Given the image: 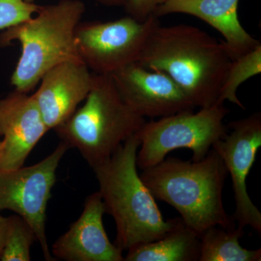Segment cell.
<instances>
[{
    "instance_id": "cell-1",
    "label": "cell",
    "mask_w": 261,
    "mask_h": 261,
    "mask_svg": "<svg viewBox=\"0 0 261 261\" xmlns=\"http://www.w3.org/2000/svg\"><path fill=\"white\" fill-rule=\"evenodd\" d=\"M232 59L226 44L187 24L154 29L137 63L168 75L196 108L217 102Z\"/></svg>"
},
{
    "instance_id": "cell-2",
    "label": "cell",
    "mask_w": 261,
    "mask_h": 261,
    "mask_svg": "<svg viewBox=\"0 0 261 261\" xmlns=\"http://www.w3.org/2000/svg\"><path fill=\"white\" fill-rule=\"evenodd\" d=\"M140 140L132 136L93 169L106 214L116 226L115 245L122 250L154 241L175 227L178 218L166 220L155 198L137 171Z\"/></svg>"
},
{
    "instance_id": "cell-3",
    "label": "cell",
    "mask_w": 261,
    "mask_h": 261,
    "mask_svg": "<svg viewBox=\"0 0 261 261\" xmlns=\"http://www.w3.org/2000/svg\"><path fill=\"white\" fill-rule=\"evenodd\" d=\"M228 175L224 161L212 148L198 161L165 159L142 170L140 177L154 198L174 207L185 224L200 237L213 226L237 227L223 202Z\"/></svg>"
},
{
    "instance_id": "cell-4",
    "label": "cell",
    "mask_w": 261,
    "mask_h": 261,
    "mask_svg": "<svg viewBox=\"0 0 261 261\" xmlns=\"http://www.w3.org/2000/svg\"><path fill=\"white\" fill-rule=\"evenodd\" d=\"M84 12L83 2L61 0L41 6L37 16L3 30L0 46L13 42L21 45V56L11 76L15 90L29 93L51 68L65 62L82 61L75 32Z\"/></svg>"
},
{
    "instance_id": "cell-5",
    "label": "cell",
    "mask_w": 261,
    "mask_h": 261,
    "mask_svg": "<svg viewBox=\"0 0 261 261\" xmlns=\"http://www.w3.org/2000/svg\"><path fill=\"white\" fill-rule=\"evenodd\" d=\"M145 122L123 100L111 75L94 73L83 106L54 130L93 168L109 159Z\"/></svg>"
},
{
    "instance_id": "cell-6",
    "label": "cell",
    "mask_w": 261,
    "mask_h": 261,
    "mask_svg": "<svg viewBox=\"0 0 261 261\" xmlns=\"http://www.w3.org/2000/svg\"><path fill=\"white\" fill-rule=\"evenodd\" d=\"M228 113L224 104L216 102L197 113L184 111L145 122L137 132L140 140L137 168L142 171L152 167L178 149H191L192 161L203 159L227 133L224 121Z\"/></svg>"
},
{
    "instance_id": "cell-7",
    "label": "cell",
    "mask_w": 261,
    "mask_h": 261,
    "mask_svg": "<svg viewBox=\"0 0 261 261\" xmlns=\"http://www.w3.org/2000/svg\"><path fill=\"white\" fill-rule=\"evenodd\" d=\"M152 15L144 21L132 16L113 21L80 23L75 44L81 60L95 74L111 75L137 63L149 36L160 25Z\"/></svg>"
},
{
    "instance_id": "cell-8",
    "label": "cell",
    "mask_w": 261,
    "mask_h": 261,
    "mask_svg": "<svg viewBox=\"0 0 261 261\" xmlns=\"http://www.w3.org/2000/svg\"><path fill=\"white\" fill-rule=\"evenodd\" d=\"M68 149L61 141L51 154L33 166L0 170V211H13L28 223L47 261L56 260L46 233L47 205L57 170Z\"/></svg>"
},
{
    "instance_id": "cell-9",
    "label": "cell",
    "mask_w": 261,
    "mask_h": 261,
    "mask_svg": "<svg viewBox=\"0 0 261 261\" xmlns=\"http://www.w3.org/2000/svg\"><path fill=\"white\" fill-rule=\"evenodd\" d=\"M227 133L213 145L224 161L232 181L237 227H251L261 233V213L254 205L247 189V178L261 147V113L230 122Z\"/></svg>"
},
{
    "instance_id": "cell-10",
    "label": "cell",
    "mask_w": 261,
    "mask_h": 261,
    "mask_svg": "<svg viewBox=\"0 0 261 261\" xmlns=\"http://www.w3.org/2000/svg\"><path fill=\"white\" fill-rule=\"evenodd\" d=\"M118 93L139 116L163 118L196 107L168 75L135 63L111 75Z\"/></svg>"
},
{
    "instance_id": "cell-11",
    "label": "cell",
    "mask_w": 261,
    "mask_h": 261,
    "mask_svg": "<svg viewBox=\"0 0 261 261\" xmlns=\"http://www.w3.org/2000/svg\"><path fill=\"white\" fill-rule=\"evenodd\" d=\"M33 95L14 92L0 99V170L24 166L38 142L49 132Z\"/></svg>"
},
{
    "instance_id": "cell-12",
    "label": "cell",
    "mask_w": 261,
    "mask_h": 261,
    "mask_svg": "<svg viewBox=\"0 0 261 261\" xmlns=\"http://www.w3.org/2000/svg\"><path fill=\"white\" fill-rule=\"evenodd\" d=\"M106 214L97 191L86 199L79 219L51 246V255L66 261H124L123 250L111 243L104 225Z\"/></svg>"
},
{
    "instance_id": "cell-13",
    "label": "cell",
    "mask_w": 261,
    "mask_h": 261,
    "mask_svg": "<svg viewBox=\"0 0 261 261\" xmlns=\"http://www.w3.org/2000/svg\"><path fill=\"white\" fill-rule=\"evenodd\" d=\"M94 73L82 61L65 62L45 73L33 94L49 130L60 126L88 95Z\"/></svg>"
},
{
    "instance_id": "cell-14",
    "label": "cell",
    "mask_w": 261,
    "mask_h": 261,
    "mask_svg": "<svg viewBox=\"0 0 261 261\" xmlns=\"http://www.w3.org/2000/svg\"><path fill=\"white\" fill-rule=\"evenodd\" d=\"M240 0H166L154 11V16L183 13L209 24L224 37L231 59L234 60L260 45L239 20Z\"/></svg>"
},
{
    "instance_id": "cell-15",
    "label": "cell",
    "mask_w": 261,
    "mask_h": 261,
    "mask_svg": "<svg viewBox=\"0 0 261 261\" xmlns=\"http://www.w3.org/2000/svg\"><path fill=\"white\" fill-rule=\"evenodd\" d=\"M200 237L179 217L162 238L128 249L124 261H199Z\"/></svg>"
},
{
    "instance_id": "cell-16",
    "label": "cell",
    "mask_w": 261,
    "mask_h": 261,
    "mask_svg": "<svg viewBox=\"0 0 261 261\" xmlns=\"http://www.w3.org/2000/svg\"><path fill=\"white\" fill-rule=\"evenodd\" d=\"M244 234V229L238 227L207 228L200 236L199 261H260V248L248 250L240 245Z\"/></svg>"
},
{
    "instance_id": "cell-17",
    "label": "cell",
    "mask_w": 261,
    "mask_h": 261,
    "mask_svg": "<svg viewBox=\"0 0 261 261\" xmlns=\"http://www.w3.org/2000/svg\"><path fill=\"white\" fill-rule=\"evenodd\" d=\"M261 73V44L246 54L233 60L220 91L217 103H233L242 109L245 106L238 97L239 87L249 79Z\"/></svg>"
},
{
    "instance_id": "cell-18",
    "label": "cell",
    "mask_w": 261,
    "mask_h": 261,
    "mask_svg": "<svg viewBox=\"0 0 261 261\" xmlns=\"http://www.w3.org/2000/svg\"><path fill=\"white\" fill-rule=\"evenodd\" d=\"M36 240L35 233L23 218L18 215L10 216L0 260H32L31 248Z\"/></svg>"
},
{
    "instance_id": "cell-19",
    "label": "cell",
    "mask_w": 261,
    "mask_h": 261,
    "mask_svg": "<svg viewBox=\"0 0 261 261\" xmlns=\"http://www.w3.org/2000/svg\"><path fill=\"white\" fill-rule=\"evenodd\" d=\"M40 7L25 0H0V31L32 18Z\"/></svg>"
},
{
    "instance_id": "cell-20",
    "label": "cell",
    "mask_w": 261,
    "mask_h": 261,
    "mask_svg": "<svg viewBox=\"0 0 261 261\" xmlns=\"http://www.w3.org/2000/svg\"><path fill=\"white\" fill-rule=\"evenodd\" d=\"M165 1L166 0H128L124 8L132 18L144 21L154 15L156 8Z\"/></svg>"
},
{
    "instance_id": "cell-21",
    "label": "cell",
    "mask_w": 261,
    "mask_h": 261,
    "mask_svg": "<svg viewBox=\"0 0 261 261\" xmlns=\"http://www.w3.org/2000/svg\"><path fill=\"white\" fill-rule=\"evenodd\" d=\"M8 226V218H5L0 215V257L4 247L7 230Z\"/></svg>"
},
{
    "instance_id": "cell-22",
    "label": "cell",
    "mask_w": 261,
    "mask_h": 261,
    "mask_svg": "<svg viewBox=\"0 0 261 261\" xmlns=\"http://www.w3.org/2000/svg\"><path fill=\"white\" fill-rule=\"evenodd\" d=\"M25 2L29 3H34L35 0H25ZM103 4L108 5V6H126L128 0H98Z\"/></svg>"
},
{
    "instance_id": "cell-23",
    "label": "cell",
    "mask_w": 261,
    "mask_h": 261,
    "mask_svg": "<svg viewBox=\"0 0 261 261\" xmlns=\"http://www.w3.org/2000/svg\"><path fill=\"white\" fill-rule=\"evenodd\" d=\"M0 147H1V141H0Z\"/></svg>"
}]
</instances>
